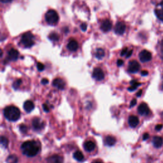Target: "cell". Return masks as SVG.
<instances>
[{
    "instance_id": "6da1fadb",
    "label": "cell",
    "mask_w": 163,
    "mask_h": 163,
    "mask_svg": "<svg viewBox=\"0 0 163 163\" xmlns=\"http://www.w3.org/2000/svg\"><path fill=\"white\" fill-rule=\"evenodd\" d=\"M21 150L27 157L35 156L40 150V146L35 141H27L21 145Z\"/></svg>"
},
{
    "instance_id": "7a4b0ae2",
    "label": "cell",
    "mask_w": 163,
    "mask_h": 163,
    "mask_svg": "<svg viewBox=\"0 0 163 163\" xmlns=\"http://www.w3.org/2000/svg\"><path fill=\"white\" fill-rule=\"evenodd\" d=\"M5 118L10 121H16L21 117V112L16 106H8L3 110Z\"/></svg>"
},
{
    "instance_id": "3957f363",
    "label": "cell",
    "mask_w": 163,
    "mask_h": 163,
    "mask_svg": "<svg viewBox=\"0 0 163 163\" xmlns=\"http://www.w3.org/2000/svg\"><path fill=\"white\" fill-rule=\"evenodd\" d=\"M21 42L26 48H31L34 45V37L30 32H27L23 34Z\"/></svg>"
},
{
    "instance_id": "277c9868",
    "label": "cell",
    "mask_w": 163,
    "mask_h": 163,
    "mask_svg": "<svg viewBox=\"0 0 163 163\" xmlns=\"http://www.w3.org/2000/svg\"><path fill=\"white\" fill-rule=\"evenodd\" d=\"M45 21L49 24L55 26L57 24L59 20V17L57 12L54 10H50L45 14Z\"/></svg>"
},
{
    "instance_id": "5b68a950",
    "label": "cell",
    "mask_w": 163,
    "mask_h": 163,
    "mask_svg": "<svg viewBox=\"0 0 163 163\" xmlns=\"http://www.w3.org/2000/svg\"><path fill=\"white\" fill-rule=\"evenodd\" d=\"M92 77L98 81H101L104 79L105 74L102 69L100 68H95L94 69L92 72Z\"/></svg>"
},
{
    "instance_id": "8992f818",
    "label": "cell",
    "mask_w": 163,
    "mask_h": 163,
    "mask_svg": "<svg viewBox=\"0 0 163 163\" xmlns=\"http://www.w3.org/2000/svg\"><path fill=\"white\" fill-rule=\"evenodd\" d=\"M139 58L140 61L143 62H148L151 60L152 59V54L148 51L146 50H143L142 52L140 53L139 54Z\"/></svg>"
},
{
    "instance_id": "52a82bcc",
    "label": "cell",
    "mask_w": 163,
    "mask_h": 163,
    "mask_svg": "<svg viewBox=\"0 0 163 163\" xmlns=\"http://www.w3.org/2000/svg\"><path fill=\"white\" fill-rule=\"evenodd\" d=\"M140 65L136 61H130L128 65V71L131 73H135L139 71Z\"/></svg>"
},
{
    "instance_id": "ba28073f",
    "label": "cell",
    "mask_w": 163,
    "mask_h": 163,
    "mask_svg": "<svg viewBox=\"0 0 163 163\" xmlns=\"http://www.w3.org/2000/svg\"><path fill=\"white\" fill-rule=\"evenodd\" d=\"M126 24L122 22H118V23L116 24L114 31L116 34H119V35H121V34H123L126 31Z\"/></svg>"
},
{
    "instance_id": "9c48e42d",
    "label": "cell",
    "mask_w": 163,
    "mask_h": 163,
    "mask_svg": "<svg viewBox=\"0 0 163 163\" xmlns=\"http://www.w3.org/2000/svg\"><path fill=\"white\" fill-rule=\"evenodd\" d=\"M138 112L141 115L147 116L150 114V109L146 103H143L142 104H140L138 108Z\"/></svg>"
},
{
    "instance_id": "30bf717a",
    "label": "cell",
    "mask_w": 163,
    "mask_h": 163,
    "mask_svg": "<svg viewBox=\"0 0 163 163\" xmlns=\"http://www.w3.org/2000/svg\"><path fill=\"white\" fill-rule=\"evenodd\" d=\"M33 126L34 127V129L36 131H40L41 129H42L43 127L45 126V124L40 118L36 117L33 118Z\"/></svg>"
},
{
    "instance_id": "8fae6325",
    "label": "cell",
    "mask_w": 163,
    "mask_h": 163,
    "mask_svg": "<svg viewBox=\"0 0 163 163\" xmlns=\"http://www.w3.org/2000/svg\"><path fill=\"white\" fill-rule=\"evenodd\" d=\"M53 86H54L56 88L60 90H63L65 88L66 84L65 82L60 78H55L52 82Z\"/></svg>"
},
{
    "instance_id": "7c38bea8",
    "label": "cell",
    "mask_w": 163,
    "mask_h": 163,
    "mask_svg": "<svg viewBox=\"0 0 163 163\" xmlns=\"http://www.w3.org/2000/svg\"><path fill=\"white\" fill-rule=\"evenodd\" d=\"M155 13L159 19L163 21V1L156 6Z\"/></svg>"
},
{
    "instance_id": "4fadbf2b",
    "label": "cell",
    "mask_w": 163,
    "mask_h": 163,
    "mask_svg": "<svg viewBox=\"0 0 163 163\" xmlns=\"http://www.w3.org/2000/svg\"><path fill=\"white\" fill-rule=\"evenodd\" d=\"M112 23L108 19H106L103 21L101 26V29L103 32H108V31L112 29Z\"/></svg>"
},
{
    "instance_id": "5bb4252c",
    "label": "cell",
    "mask_w": 163,
    "mask_h": 163,
    "mask_svg": "<svg viewBox=\"0 0 163 163\" xmlns=\"http://www.w3.org/2000/svg\"><path fill=\"white\" fill-rule=\"evenodd\" d=\"M19 55V53L15 49H11L8 52V59L10 61H16Z\"/></svg>"
},
{
    "instance_id": "9a60e30c",
    "label": "cell",
    "mask_w": 163,
    "mask_h": 163,
    "mask_svg": "<svg viewBox=\"0 0 163 163\" xmlns=\"http://www.w3.org/2000/svg\"><path fill=\"white\" fill-rule=\"evenodd\" d=\"M139 118L136 116L131 115L128 119V123H129V125L131 127H136L139 124Z\"/></svg>"
},
{
    "instance_id": "2e32d148",
    "label": "cell",
    "mask_w": 163,
    "mask_h": 163,
    "mask_svg": "<svg viewBox=\"0 0 163 163\" xmlns=\"http://www.w3.org/2000/svg\"><path fill=\"white\" fill-rule=\"evenodd\" d=\"M67 48L69 51H70L71 52L77 51V49H78V43L76 40H71L68 43Z\"/></svg>"
},
{
    "instance_id": "e0dca14e",
    "label": "cell",
    "mask_w": 163,
    "mask_h": 163,
    "mask_svg": "<svg viewBox=\"0 0 163 163\" xmlns=\"http://www.w3.org/2000/svg\"><path fill=\"white\" fill-rule=\"evenodd\" d=\"M96 147L95 143H94L92 141H87V142H85L84 144V148L87 152H92L95 150Z\"/></svg>"
},
{
    "instance_id": "ac0fdd59",
    "label": "cell",
    "mask_w": 163,
    "mask_h": 163,
    "mask_svg": "<svg viewBox=\"0 0 163 163\" xmlns=\"http://www.w3.org/2000/svg\"><path fill=\"white\" fill-rule=\"evenodd\" d=\"M152 143L153 145L154 146L155 148H160V147H162L163 144V139L161 136H154L153 138Z\"/></svg>"
},
{
    "instance_id": "d6986e66",
    "label": "cell",
    "mask_w": 163,
    "mask_h": 163,
    "mask_svg": "<svg viewBox=\"0 0 163 163\" xmlns=\"http://www.w3.org/2000/svg\"><path fill=\"white\" fill-rule=\"evenodd\" d=\"M34 108V103L29 101V100H27L26 102L24 103V110L27 113H29L31 111H33V110Z\"/></svg>"
},
{
    "instance_id": "ffe728a7",
    "label": "cell",
    "mask_w": 163,
    "mask_h": 163,
    "mask_svg": "<svg viewBox=\"0 0 163 163\" xmlns=\"http://www.w3.org/2000/svg\"><path fill=\"white\" fill-rule=\"evenodd\" d=\"M105 144L106 145L112 147L113 145H114L116 143V139L114 136H107L105 137Z\"/></svg>"
},
{
    "instance_id": "44dd1931",
    "label": "cell",
    "mask_w": 163,
    "mask_h": 163,
    "mask_svg": "<svg viewBox=\"0 0 163 163\" xmlns=\"http://www.w3.org/2000/svg\"><path fill=\"white\" fill-rule=\"evenodd\" d=\"M47 161L49 163H62V159L61 156L54 155L50 157Z\"/></svg>"
},
{
    "instance_id": "7402d4cb",
    "label": "cell",
    "mask_w": 163,
    "mask_h": 163,
    "mask_svg": "<svg viewBox=\"0 0 163 163\" xmlns=\"http://www.w3.org/2000/svg\"><path fill=\"white\" fill-rule=\"evenodd\" d=\"M105 53L104 50L101 48H99V49H97L96 51V53H95V56L96 58L98 59H102L103 58L105 57Z\"/></svg>"
},
{
    "instance_id": "603a6c76",
    "label": "cell",
    "mask_w": 163,
    "mask_h": 163,
    "mask_svg": "<svg viewBox=\"0 0 163 163\" xmlns=\"http://www.w3.org/2000/svg\"><path fill=\"white\" fill-rule=\"evenodd\" d=\"M73 158L78 161H83L84 159V155L82 152L79 151V150H78V151H76L74 153Z\"/></svg>"
},
{
    "instance_id": "cb8c5ba5",
    "label": "cell",
    "mask_w": 163,
    "mask_h": 163,
    "mask_svg": "<svg viewBox=\"0 0 163 163\" xmlns=\"http://www.w3.org/2000/svg\"><path fill=\"white\" fill-rule=\"evenodd\" d=\"M6 162L7 163H17L18 158L15 155H10L7 158Z\"/></svg>"
},
{
    "instance_id": "d4e9b609",
    "label": "cell",
    "mask_w": 163,
    "mask_h": 163,
    "mask_svg": "<svg viewBox=\"0 0 163 163\" xmlns=\"http://www.w3.org/2000/svg\"><path fill=\"white\" fill-rule=\"evenodd\" d=\"M131 86L128 88V90H129V91H133V90L136 89L138 87L140 86L141 84L139 82H137L135 80H133L131 82Z\"/></svg>"
},
{
    "instance_id": "484cf974",
    "label": "cell",
    "mask_w": 163,
    "mask_h": 163,
    "mask_svg": "<svg viewBox=\"0 0 163 163\" xmlns=\"http://www.w3.org/2000/svg\"><path fill=\"white\" fill-rule=\"evenodd\" d=\"M49 38L53 42H57L59 40V35L56 33H52L49 34Z\"/></svg>"
},
{
    "instance_id": "4316f807",
    "label": "cell",
    "mask_w": 163,
    "mask_h": 163,
    "mask_svg": "<svg viewBox=\"0 0 163 163\" xmlns=\"http://www.w3.org/2000/svg\"><path fill=\"white\" fill-rule=\"evenodd\" d=\"M1 145L3 146L5 148H7L8 145V140L7 138L2 136L1 137Z\"/></svg>"
},
{
    "instance_id": "83f0119b",
    "label": "cell",
    "mask_w": 163,
    "mask_h": 163,
    "mask_svg": "<svg viewBox=\"0 0 163 163\" xmlns=\"http://www.w3.org/2000/svg\"><path fill=\"white\" fill-rule=\"evenodd\" d=\"M22 82H23V81H22L21 79H18L16 81H15L14 84H13V87L15 90H17L18 87H20V86L21 85Z\"/></svg>"
},
{
    "instance_id": "f1b7e54d",
    "label": "cell",
    "mask_w": 163,
    "mask_h": 163,
    "mask_svg": "<svg viewBox=\"0 0 163 163\" xmlns=\"http://www.w3.org/2000/svg\"><path fill=\"white\" fill-rule=\"evenodd\" d=\"M20 131H21L22 133H27V127L26 126L25 124H21L20 125Z\"/></svg>"
},
{
    "instance_id": "f546056e",
    "label": "cell",
    "mask_w": 163,
    "mask_h": 163,
    "mask_svg": "<svg viewBox=\"0 0 163 163\" xmlns=\"http://www.w3.org/2000/svg\"><path fill=\"white\" fill-rule=\"evenodd\" d=\"M37 68H38V71H42L44 70L45 66H44V64H42V62H38V64H37Z\"/></svg>"
},
{
    "instance_id": "4dcf8cb0",
    "label": "cell",
    "mask_w": 163,
    "mask_h": 163,
    "mask_svg": "<svg viewBox=\"0 0 163 163\" xmlns=\"http://www.w3.org/2000/svg\"><path fill=\"white\" fill-rule=\"evenodd\" d=\"M87 26L86 23H83L80 25V28H81L82 31H86L87 30Z\"/></svg>"
},
{
    "instance_id": "1f68e13d",
    "label": "cell",
    "mask_w": 163,
    "mask_h": 163,
    "mask_svg": "<svg viewBox=\"0 0 163 163\" xmlns=\"http://www.w3.org/2000/svg\"><path fill=\"white\" fill-rule=\"evenodd\" d=\"M127 52H128V49H127V47L124 48V49L121 51V56H123V55H126V54H127Z\"/></svg>"
},
{
    "instance_id": "d6a6232c",
    "label": "cell",
    "mask_w": 163,
    "mask_h": 163,
    "mask_svg": "<svg viewBox=\"0 0 163 163\" xmlns=\"http://www.w3.org/2000/svg\"><path fill=\"white\" fill-rule=\"evenodd\" d=\"M43 110H44L45 112H49V108L48 107L47 105L43 104Z\"/></svg>"
},
{
    "instance_id": "836d02e7",
    "label": "cell",
    "mask_w": 163,
    "mask_h": 163,
    "mask_svg": "<svg viewBox=\"0 0 163 163\" xmlns=\"http://www.w3.org/2000/svg\"><path fill=\"white\" fill-rule=\"evenodd\" d=\"M117 64L118 66H122L124 64V61H122V59H118L117 62Z\"/></svg>"
},
{
    "instance_id": "e575fe53",
    "label": "cell",
    "mask_w": 163,
    "mask_h": 163,
    "mask_svg": "<svg viewBox=\"0 0 163 163\" xmlns=\"http://www.w3.org/2000/svg\"><path fill=\"white\" fill-rule=\"evenodd\" d=\"M163 127V125L162 124H158V125H157V126H155V130L157 131H160L161 129H162V128Z\"/></svg>"
},
{
    "instance_id": "d590c367",
    "label": "cell",
    "mask_w": 163,
    "mask_h": 163,
    "mask_svg": "<svg viewBox=\"0 0 163 163\" xmlns=\"http://www.w3.org/2000/svg\"><path fill=\"white\" fill-rule=\"evenodd\" d=\"M41 82H42V84H43V85H45V84H47L49 83V80L47 79V78H43L42 81H41Z\"/></svg>"
},
{
    "instance_id": "8d00e7d4",
    "label": "cell",
    "mask_w": 163,
    "mask_h": 163,
    "mask_svg": "<svg viewBox=\"0 0 163 163\" xmlns=\"http://www.w3.org/2000/svg\"><path fill=\"white\" fill-rule=\"evenodd\" d=\"M136 104V99H134L132 100V101H131V104H130V106H131V107H133V106H134Z\"/></svg>"
},
{
    "instance_id": "74e56055",
    "label": "cell",
    "mask_w": 163,
    "mask_h": 163,
    "mask_svg": "<svg viewBox=\"0 0 163 163\" xmlns=\"http://www.w3.org/2000/svg\"><path fill=\"white\" fill-rule=\"evenodd\" d=\"M149 138V134L148 133H145L143 136V140H147Z\"/></svg>"
},
{
    "instance_id": "f35d334b",
    "label": "cell",
    "mask_w": 163,
    "mask_h": 163,
    "mask_svg": "<svg viewBox=\"0 0 163 163\" xmlns=\"http://www.w3.org/2000/svg\"><path fill=\"white\" fill-rule=\"evenodd\" d=\"M133 54V50H131V51H129V52H128L127 53V54H126V58H129L131 56V55H132Z\"/></svg>"
},
{
    "instance_id": "ab89813d",
    "label": "cell",
    "mask_w": 163,
    "mask_h": 163,
    "mask_svg": "<svg viewBox=\"0 0 163 163\" xmlns=\"http://www.w3.org/2000/svg\"><path fill=\"white\" fill-rule=\"evenodd\" d=\"M3 3H11L13 0H1Z\"/></svg>"
},
{
    "instance_id": "60d3db41",
    "label": "cell",
    "mask_w": 163,
    "mask_h": 163,
    "mask_svg": "<svg viewBox=\"0 0 163 163\" xmlns=\"http://www.w3.org/2000/svg\"><path fill=\"white\" fill-rule=\"evenodd\" d=\"M148 71H142V76H147V75H148Z\"/></svg>"
},
{
    "instance_id": "b9f144b4",
    "label": "cell",
    "mask_w": 163,
    "mask_h": 163,
    "mask_svg": "<svg viewBox=\"0 0 163 163\" xmlns=\"http://www.w3.org/2000/svg\"><path fill=\"white\" fill-rule=\"evenodd\" d=\"M142 90H140V91L137 93V96L138 97H140L141 95H142Z\"/></svg>"
},
{
    "instance_id": "7bdbcfd3",
    "label": "cell",
    "mask_w": 163,
    "mask_h": 163,
    "mask_svg": "<svg viewBox=\"0 0 163 163\" xmlns=\"http://www.w3.org/2000/svg\"><path fill=\"white\" fill-rule=\"evenodd\" d=\"M92 163H102V162H100V161H95V162H93Z\"/></svg>"
},
{
    "instance_id": "ee69618b",
    "label": "cell",
    "mask_w": 163,
    "mask_h": 163,
    "mask_svg": "<svg viewBox=\"0 0 163 163\" xmlns=\"http://www.w3.org/2000/svg\"><path fill=\"white\" fill-rule=\"evenodd\" d=\"M162 88H163V81H162Z\"/></svg>"
},
{
    "instance_id": "f6af8a7d",
    "label": "cell",
    "mask_w": 163,
    "mask_h": 163,
    "mask_svg": "<svg viewBox=\"0 0 163 163\" xmlns=\"http://www.w3.org/2000/svg\"><path fill=\"white\" fill-rule=\"evenodd\" d=\"M162 115H163V114H162Z\"/></svg>"
}]
</instances>
